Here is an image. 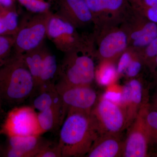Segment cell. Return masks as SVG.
<instances>
[{
    "label": "cell",
    "mask_w": 157,
    "mask_h": 157,
    "mask_svg": "<svg viewBox=\"0 0 157 157\" xmlns=\"http://www.w3.org/2000/svg\"><path fill=\"white\" fill-rule=\"evenodd\" d=\"M149 105V97L142 104L136 118L128 129V136L124 141L123 157L149 156V136L145 120Z\"/></svg>",
    "instance_id": "9"
},
{
    "label": "cell",
    "mask_w": 157,
    "mask_h": 157,
    "mask_svg": "<svg viewBox=\"0 0 157 157\" xmlns=\"http://www.w3.org/2000/svg\"><path fill=\"white\" fill-rule=\"evenodd\" d=\"M59 66L56 56L48 49L43 60L39 81L35 90L56 85L59 79Z\"/></svg>",
    "instance_id": "19"
},
{
    "label": "cell",
    "mask_w": 157,
    "mask_h": 157,
    "mask_svg": "<svg viewBox=\"0 0 157 157\" xmlns=\"http://www.w3.org/2000/svg\"><path fill=\"white\" fill-rule=\"evenodd\" d=\"M92 15L94 31L121 25L133 11L128 0H85Z\"/></svg>",
    "instance_id": "6"
},
{
    "label": "cell",
    "mask_w": 157,
    "mask_h": 157,
    "mask_svg": "<svg viewBox=\"0 0 157 157\" xmlns=\"http://www.w3.org/2000/svg\"><path fill=\"white\" fill-rule=\"evenodd\" d=\"M99 137L90 113L69 110L59 134L62 157L86 156Z\"/></svg>",
    "instance_id": "2"
},
{
    "label": "cell",
    "mask_w": 157,
    "mask_h": 157,
    "mask_svg": "<svg viewBox=\"0 0 157 157\" xmlns=\"http://www.w3.org/2000/svg\"><path fill=\"white\" fill-rule=\"evenodd\" d=\"M4 113H5L4 109H3L2 105H1V103H0V117H2V116L4 115Z\"/></svg>",
    "instance_id": "35"
},
{
    "label": "cell",
    "mask_w": 157,
    "mask_h": 157,
    "mask_svg": "<svg viewBox=\"0 0 157 157\" xmlns=\"http://www.w3.org/2000/svg\"><path fill=\"white\" fill-rule=\"evenodd\" d=\"M137 10L144 15L149 20L154 23L157 25V5L149 9L142 10Z\"/></svg>",
    "instance_id": "30"
},
{
    "label": "cell",
    "mask_w": 157,
    "mask_h": 157,
    "mask_svg": "<svg viewBox=\"0 0 157 157\" xmlns=\"http://www.w3.org/2000/svg\"><path fill=\"white\" fill-rule=\"evenodd\" d=\"M45 43L37 48L22 54L26 64L33 78L35 89L39 81L43 60L48 50Z\"/></svg>",
    "instance_id": "20"
},
{
    "label": "cell",
    "mask_w": 157,
    "mask_h": 157,
    "mask_svg": "<svg viewBox=\"0 0 157 157\" xmlns=\"http://www.w3.org/2000/svg\"><path fill=\"white\" fill-rule=\"evenodd\" d=\"M27 11L33 13H46L53 12L56 0H16Z\"/></svg>",
    "instance_id": "21"
},
{
    "label": "cell",
    "mask_w": 157,
    "mask_h": 157,
    "mask_svg": "<svg viewBox=\"0 0 157 157\" xmlns=\"http://www.w3.org/2000/svg\"><path fill=\"white\" fill-rule=\"evenodd\" d=\"M151 75L153 78V84L155 86H157V69Z\"/></svg>",
    "instance_id": "34"
},
{
    "label": "cell",
    "mask_w": 157,
    "mask_h": 157,
    "mask_svg": "<svg viewBox=\"0 0 157 157\" xmlns=\"http://www.w3.org/2000/svg\"><path fill=\"white\" fill-rule=\"evenodd\" d=\"M56 13L77 28L93 24L92 15L85 0H56Z\"/></svg>",
    "instance_id": "15"
},
{
    "label": "cell",
    "mask_w": 157,
    "mask_h": 157,
    "mask_svg": "<svg viewBox=\"0 0 157 157\" xmlns=\"http://www.w3.org/2000/svg\"><path fill=\"white\" fill-rule=\"evenodd\" d=\"M43 133L39 127L37 113L31 107L12 108L6 116L0 133L6 136H29Z\"/></svg>",
    "instance_id": "10"
},
{
    "label": "cell",
    "mask_w": 157,
    "mask_h": 157,
    "mask_svg": "<svg viewBox=\"0 0 157 157\" xmlns=\"http://www.w3.org/2000/svg\"><path fill=\"white\" fill-rule=\"evenodd\" d=\"M0 17L3 18L6 24L7 33L13 36L18 29L20 21L18 13L14 5L9 7L0 5Z\"/></svg>",
    "instance_id": "22"
},
{
    "label": "cell",
    "mask_w": 157,
    "mask_h": 157,
    "mask_svg": "<svg viewBox=\"0 0 157 157\" xmlns=\"http://www.w3.org/2000/svg\"><path fill=\"white\" fill-rule=\"evenodd\" d=\"M135 51L138 53L144 66L148 69L157 55V36L146 47L140 50Z\"/></svg>",
    "instance_id": "25"
},
{
    "label": "cell",
    "mask_w": 157,
    "mask_h": 157,
    "mask_svg": "<svg viewBox=\"0 0 157 157\" xmlns=\"http://www.w3.org/2000/svg\"><path fill=\"white\" fill-rule=\"evenodd\" d=\"M128 1L132 4V7H133V6H135L136 5L138 0H128Z\"/></svg>",
    "instance_id": "36"
},
{
    "label": "cell",
    "mask_w": 157,
    "mask_h": 157,
    "mask_svg": "<svg viewBox=\"0 0 157 157\" xmlns=\"http://www.w3.org/2000/svg\"><path fill=\"white\" fill-rule=\"evenodd\" d=\"M149 108L157 111V86H155V90L152 97L151 101H149Z\"/></svg>",
    "instance_id": "32"
},
{
    "label": "cell",
    "mask_w": 157,
    "mask_h": 157,
    "mask_svg": "<svg viewBox=\"0 0 157 157\" xmlns=\"http://www.w3.org/2000/svg\"><path fill=\"white\" fill-rule=\"evenodd\" d=\"M56 87L66 116L69 110L90 113L98 101V93L91 85L68 86L56 83Z\"/></svg>",
    "instance_id": "11"
},
{
    "label": "cell",
    "mask_w": 157,
    "mask_h": 157,
    "mask_svg": "<svg viewBox=\"0 0 157 157\" xmlns=\"http://www.w3.org/2000/svg\"><path fill=\"white\" fill-rule=\"evenodd\" d=\"M134 51L133 58L124 74L129 79L137 77L144 66L137 52Z\"/></svg>",
    "instance_id": "27"
},
{
    "label": "cell",
    "mask_w": 157,
    "mask_h": 157,
    "mask_svg": "<svg viewBox=\"0 0 157 157\" xmlns=\"http://www.w3.org/2000/svg\"><path fill=\"white\" fill-rule=\"evenodd\" d=\"M145 120L149 136L150 146L157 144V111L150 109L149 105L145 114Z\"/></svg>",
    "instance_id": "24"
},
{
    "label": "cell",
    "mask_w": 157,
    "mask_h": 157,
    "mask_svg": "<svg viewBox=\"0 0 157 157\" xmlns=\"http://www.w3.org/2000/svg\"><path fill=\"white\" fill-rule=\"evenodd\" d=\"M66 117L62 105L53 106L37 113L38 123L43 133L60 128Z\"/></svg>",
    "instance_id": "18"
},
{
    "label": "cell",
    "mask_w": 157,
    "mask_h": 157,
    "mask_svg": "<svg viewBox=\"0 0 157 157\" xmlns=\"http://www.w3.org/2000/svg\"><path fill=\"white\" fill-rule=\"evenodd\" d=\"M100 69L98 73H96L95 79L98 80L100 83L107 84L117 76L116 67L114 63L111 62H104L100 63Z\"/></svg>",
    "instance_id": "23"
},
{
    "label": "cell",
    "mask_w": 157,
    "mask_h": 157,
    "mask_svg": "<svg viewBox=\"0 0 157 157\" xmlns=\"http://www.w3.org/2000/svg\"><path fill=\"white\" fill-rule=\"evenodd\" d=\"M53 12L33 13L27 11L23 14L13 36L15 53L23 54L45 42L48 21Z\"/></svg>",
    "instance_id": "4"
},
{
    "label": "cell",
    "mask_w": 157,
    "mask_h": 157,
    "mask_svg": "<svg viewBox=\"0 0 157 157\" xmlns=\"http://www.w3.org/2000/svg\"><path fill=\"white\" fill-rule=\"evenodd\" d=\"M134 51L128 48L121 55L117 60L116 71L117 76L124 75L134 56Z\"/></svg>",
    "instance_id": "28"
},
{
    "label": "cell",
    "mask_w": 157,
    "mask_h": 157,
    "mask_svg": "<svg viewBox=\"0 0 157 157\" xmlns=\"http://www.w3.org/2000/svg\"><path fill=\"white\" fill-rule=\"evenodd\" d=\"M148 97V91L144 90L142 79L137 77L129 79L123 88L121 104L126 114L127 129L132 125L142 104Z\"/></svg>",
    "instance_id": "13"
},
{
    "label": "cell",
    "mask_w": 157,
    "mask_h": 157,
    "mask_svg": "<svg viewBox=\"0 0 157 157\" xmlns=\"http://www.w3.org/2000/svg\"><path fill=\"white\" fill-rule=\"evenodd\" d=\"M126 31L128 47L135 51L146 47L157 36V25L133 8L132 14L121 24Z\"/></svg>",
    "instance_id": "12"
},
{
    "label": "cell",
    "mask_w": 157,
    "mask_h": 157,
    "mask_svg": "<svg viewBox=\"0 0 157 157\" xmlns=\"http://www.w3.org/2000/svg\"><path fill=\"white\" fill-rule=\"evenodd\" d=\"M157 5V0H138L133 8L138 10H144Z\"/></svg>",
    "instance_id": "31"
},
{
    "label": "cell",
    "mask_w": 157,
    "mask_h": 157,
    "mask_svg": "<svg viewBox=\"0 0 157 157\" xmlns=\"http://www.w3.org/2000/svg\"><path fill=\"white\" fill-rule=\"evenodd\" d=\"M3 148L0 145V157H3Z\"/></svg>",
    "instance_id": "38"
},
{
    "label": "cell",
    "mask_w": 157,
    "mask_h": 157,
    "mask_svg": "<svg viewBox=\"0 0 157 157\" xmlns=\"http://www.w3.org/2000/svg\"><path fill=\"white\" fill-rule=\"evenodd\" d=\"M29 98L31 99V107L39 112L53 106L62 105L56 85L38 88Z\"/></svg>",
    "instance_id": "17"
},
{
    "label": "cell",
    "mask_w": 157,
    "mask_h": 157,
    "mask_svg": "<svg viewBox=\"0 0 157 157\" xmlns=\"http://www.w3.org/2000/svg\"><path fill=\"white\" fill-rule=\"evenodd\" d=\"M93 36L97 45L95 57L100 63H114L128 47V34L121 25L94 31Z\"/></svg>",
    "instance_id": "7"
},
{
    "label": "cell",
    "mask_w": 157,
    "mask_h": 157,
    "mask_svg": "<svg viewBox=\"0 0 157 157\" xmlns=\"http://www.w3.org/2000/svg\"><path fill=\"white\" fill-rule=\"evenodd\" d=\"M93 35L78 48L64 53L56 83L68 86L91 85L96 76Z\"/></svg>",
    "instance_id": "3"
},
{
    "label": "cell",
    "mask_w": 157,
    "mask_h": 157,
    "mask_svg": "<svg viewBox=\"0 0 157 157\" xmlns=\"http://www.w3.org/2000/svg\"><path fill=\"white\" fill-rule=\"evenodd\" d=\"M35 89L33 78L23 55L14 52L0 67V103L3 109L19 107Z\"/></svg>",
    "instance_id": "1"
},
{
    "label": "cell",
    "mask_w": 157,
    "mask_h": 157,
    "mask_svg": "<svg viewBox=\"0 0 157 157\" xmlns=\"http://www.w3.org/2000/svg\"><path fill=\"white\" fill-rule=\"evenodd\" d=\"M90 114L99 136L120 135L127 129L126 114L123 107L104 96L98 100Z\"/></svg>",
    "instance_id": "5"
},
{
    "label": "cell",
    "mask_w": 157,
    "mask_h": 157,
    "mask_svg": "<svg viewBox=\"0 0 157 157\" xmlns=\"http://www.w3.org/2000/svg\"><path fill=\"white\" fill-rule=\"evenodd\" d=\"M14 46L13 36L0 35V67L2 66L11 56V49Z\"/></svg>",
    "instance_id": "26"
},
{
    "label": "cell",
    "mask_w": 157,
    "mask_h": 157,
    "mask_svg": "<svg viewBox=\"0 0 157 157\" xmlns=\"http://www.w3.org/2000/svg\"><path fill=\"white\" fill-rule=\"evenodd\" d=\"M155 146V148L154 152L152 154V155L153 156L157 157V144Z\"/></svg>",
    "instance_id": "37"
},
{
    "label": "cell",
    "mask_w": 157,
    "mask_h": 157,
    "mask_svg": "<svg viewBox=\"0 0 157 157\" xmlns=\"http://www.w3.org/2000/svg\"><path fill=\"white\" fill-rule=\"evenodd\" d=\"M35 157H62L61 150L58 143L49 141Z\"/></svg>",
    "instance_id": "29"
},
{
    "label": "cell",
    "mask_w": 157,
    "mask_h": 157,
    "mask_svg": "<svg viewBox=\"0 0 157 157\" xmlns=\"http://www.w3.org/2000/svg\"><path fill=\"white\" fill-rule=\"evenodd\" d=\"M149 71L151 73V75L154 73L155 71L157 69V55L151 63L149 67L148 68Z\"/></svg>",
    "instance_id": "33"
},
{
    "label": "cell",
    "mask_w": 157,
    "mask_h": 157,
    "mask_svg": "<svg viewBox=\"0 0 157 157\" xmlns=\"http://www.w3.org/2000/svg\"><path fill=\"white\" fill-rule=\"evenodd\" d=\"M7 137V145L3 148V157H35L49 142L40 135Z\"/></svg>",
    "instance_id": "14"
},
{
    "label": "cell",
    "mask_w": 157,
    "mask_h": 157,
    "mask_svg": "<svg viewBox=\"0 0 157 157\" xmlns=\"http://www.w3.org/2000/svg\"><path fill=\"white\" fill-rule=\"evenodd\" d=\"M120 135H107L99 136L86 157H123L124 141L121 139Z\"/></svg>",
    "instance_id": "16"
},
{
    "label": "cell",
    "mask_w": 157,
    "mask_h": 157,
    "mask_svg": "<svg viewBox=\"0 0 157 157\" xmlns=\"http://www.w3.org/2000/svg\"><path fill=\"white\" fill-rule=\"evenodd\" d=\"M77 29L67 20L53 12L48 21L47 38L58 50L65 53L81 46L91 36L79 34Z\"/></svg>",
    "instance_id": "8"
}]
</instances>
